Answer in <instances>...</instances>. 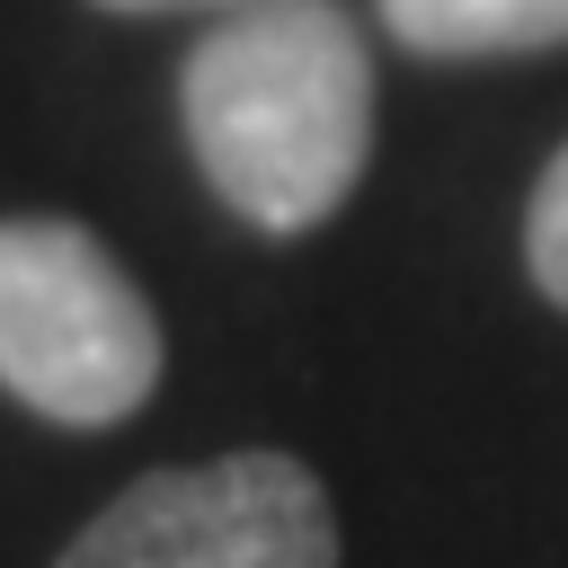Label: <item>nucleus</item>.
<instances>
[{"mask_svg":"<svg viewBox=\"0 0 568 568\" xmlns=\"http://www.w3.org/2000/svg\"><path fill=\"white\" fill-rule=\"evenodd\" d=\"M53 568H337V506L311 462L248 444L115 488Z\"/></svg>","mask_w":568,"mask_h":568,"instance_id":"7ed1b4c3","label":"nucleus"},{"mask_svg":"<svg viewBox=\"0 0 568 568\" xmlns=\"http://www.w3.org/2000/svg\"><path fill=\"white\" fill-rule=\"evenodd\" d=\"M160 311L89 222H0V390L18 408L53 426H124L160 390Z\"/></svg>","mask_w":568,"mask_h":568,"instance_id":"f03ea898","label":"nucleus"},{"mask_svg":"<svg viewBox=\"0 0 568 568\" xmlns=\"http://www.w3.org/2000/svg\"><path fill=\"white\" fill-rule=\"evenodd\" d=\"M178 124L204 186L266 240L320 231L373 160V44L337 0H257L178 62Z\"/></svg>","mask_w":568,"mask_h":568,"instance_id":"f257e3e1","label":"nucleus"},{"mask_svg":"<svg viewBox=\"0 0 568 568\" xmlns=\"http://www.w3.org/2000/svg\"><path fill=\"white\" fill-rule=\"evenodd\" d=\"M373 9L426 62H515L568 44V0H373Z\"/></svg>","mask_w":568,"mask_h":568,"instance_id":"20e7f679","label":"nucleus"},{"mask_svg":"<svg viewBox=\"0 0 568 568\" xmlns=\"http://www.w3.org/2000/svg\"><path fill=\"white\" fill-rule=\"evenodd\" d=\"M106 18H231V9H257V0H89Z\"/></svg>","mask_w":568,"mask_h":568,"instance_id":"423d86ee","label":"nucleus"},{"mask_svg":"<svg viewBox=\"0 0 568 568\" xmlns=\"http://www.w3.org/2000/svg\"><path fill=\"white\" fill-rule=\"evenodd\" d=\"M524 275L550 311H568V142L541 160V178L524 195Z\"/></svg>","mask_w":568,"mask_h":568,"instance_id":"39448f33","label":"nucleus"}]
</instances>
